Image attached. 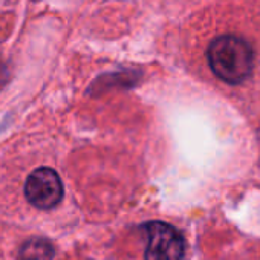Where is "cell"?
I'll return each mask as SVG.
<instances>
[{
  "label": "cell",
  "instance_id": "obj_4",
  "mask_svg": "<svg viewBox=\"0 0 260 260\" xmlns=\"http://www.w3.org/2000/svg\"><path fill=\"white\" fill-rule=\"evenodd\" d=\"M52 258H54V246L48 239L43 237L28 239L19 251V260H52Z\"/></svg>",
  "mask_w": 260,
  "mask_h": 260
},
{
  "label": "cell",
  "instance_id": "obj_2",
  "mask_svg": "<svg viewBox=\"0 0 260 260\" xmlns=\"http://www.w3.org/2000/svg\"><path fill=\"white\" fill-rule=\"evenodd\" d=\"M147 248L144 260H184L185 239L172 225L166 222H149L144 225Z\"/></svg>",
  "mask_w": 260,
  "mask_h": 260
},
{
  "label": "cell",
  "instance_id": "obj_5",
  "mask_svg": "<svg viewBox=\"0 0 260 260\" xmlns=\"http://www.w3.org/2000/svg\"><path fill=\"white\" fill-rule=\"evenodd\" d=\"M10 80V71L5 63L0 61V87H2Z\"/></svg>",
  "mask_w": 260,
  "mask_h": 260
},
{
  "label": "cell",
  "instance_id": "obj_1",
  "mask_svg": "<svg viewBox=\"0 0 260 260\" xmlns=\"http://www.w3.org/2000/svg\"><path fill=\"white\" fill-rule=\"evenodd\" d=\"M207 57L214 75L228 84H240L252 72V49L240 37L220 36L214 39L208 46Z\"/></svg>",
  "mask_w": 260,
  "mask_h": 260
},
{
  "label": "cell",
  "instance_id": "obj_3",
  "mask_svg": "<svg viewBox=\"0 0 260 260\" xmlns=\"http://www.w3.org/2000/svg\"><path fill=\"white\" fill-rule=\"evenodd\" d=\"M28 202L39 210H51L63 199V182L58 173L49 167L34 170L25 184Z\"/></svg>",
  "mask_w": 260,
  "mask_h": 260
}]
</instances>
